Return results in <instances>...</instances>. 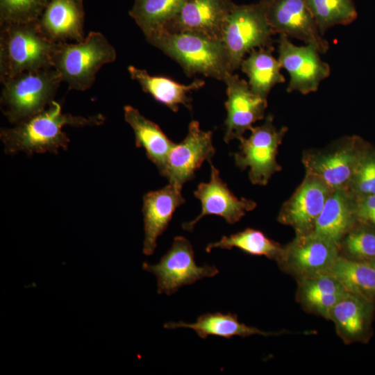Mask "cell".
<instances>
[{"label": "cell", "instance_id": "obj_1", "mask_svg": "<svg viewBox=\"0 0 375 375\" xmlns=\"http://www.w3.org/2000/svg\"><path fill=\"white\" fill-rule=\"evenodd\" d=\"M106 119L101 114L88 117L64 113L60 104L53 100L41 112L1 129L0 138L8 154L24 151L27 154L57 153L66 149L69 139L63 131L65 126L84 127L102 125Z\"/></svg>", "mask_w": 375, "mask_h": 375}, {"label": "cell", "instance_id": "obj_2", "mask_svg": "<svg viewBox=\"0 0 375 375\" xmlns=\"http://www.w3.org/2000/svg\"><path fill=\"white\" fill-rule=\"evenodd\" d=\"M146 39L178 63L189 77L199 74L224 81L228 74L233 73L222 40L193 33L164 31L153 33Z\"/></svg>", "mask_w": 375, "mask_h": 375}, {"label": "cell", "instance_id": "obj_3", "mask_svg": "<svg viewBox=\"0 0 375 375\" xmlns=\"http://www.w3.org/2000/svg\"><path fill=\"white\" fill-rule=\"evenodd\" d=\"M0 81L53 66L58 43L36 22L0 26Z\"/></svg>", "mask_w": 375, "mask_h": 375}, {"label": "cell", "instance_id": "obj_4", "mask_svg": "<svg viewBox=\"0 0 375 375\" xmlns=\"http://www.w3.org/2000/svg\"><path fill=\"white\" fill-rule=\"evenodd\" d=\"M62 78L53 67L25 72L2 83L1 108L17 124L45 110L54 100Z\"/></svg>", "mask_w": 375, "mask_h": 375}, {"label": "cell", "instance_id": "obj_5", "mask_svg": "<svg viewBox=\"0 0 375 375\" xmlns=\"http://www.w3.org/2000/svg\"><path fill=\"white\" fill-rule=\"evenodd\" d=\"M116 58V50L106 37L90 31L81 42L59 44L53 66L70 89L85 91L92 86L99 69Z\"/></svg>", "mask_w": 375, "mask_h": 375}, {"label": "cell", "instance_id": "obj_6", "mask_svg": "<svg viewBox=\"0 0 375 375\" xmlns=\"http://www.w3.org/2000/svg\"><path fill=\"white\" fill-rule=\"evenodd\" d=\"M274 35L260 1L252 4H235L226 19L222 36L233 72L240 68L241 62L251 50L273 47Z\"/></svg>", "mask_w": 375, "mask_h": 375}, {"label": "cell", "instance_id": "obj_7", "mask_svg": "<svg viewBox=\"0 0 375 375\" xmlns=\"http://www.w3.org/2000/svg\"><path fill=\"white\" fill-rule=\"evenodd\" d=\"M357 136L340 138L326 147L305 151L302 162L306 173L317 176L333 190H347L366 151Z\"/></svg>", "mask_w": 375, "mask_h": 375}, {"label": "cell", "instance_id": "obj_8", "mask_svg": "<svg viewBox=\"0 0 375 375\" xmlns=\"http://www.w3.org/2000/svg\"><path fill=\"white\" fill-rule=\"evenodd\" d=\"M288 131L286 126L278 129L274 116L269 114L262 125L253 127L248 138L239 140L240 151L233 155L235 165L242 170L249 168V177L253 184L265 185L273 174L281 170L276 156Z\"/></svg>", "mask_w": 375, "mask_h": 375}, {"label": "cell", "instance_id": "obj_9", "mask_svg": "<svg viewBox=\"0 0 375 375\" xmlns=\"http://www.w3.org/2000/svg\"><path fill=\"white\" fill-rule=\"evenodd\" d=\"M142 268L157 278L158 294L171 295L182 286L190 285L219 273L215 266H198L191 243L183 236L174 238L170 249L155 265L143 263Z\"/></svg>", "mask_w": 375, "mask_h": 375}, {"label": "cell", "instance_id": "obj_10", "mask_svg": "<svg viewBox=\"0 0 375 375\" xmlns=\"http://www.w3.org/2000/svg\"><path fill=\"white\" fill-rule=\"evenodd\" d=\"M340 256L338 246L312 233L295 235L277 259L281 269L297 280L328 272Z\"/></svg>", "mask_w": 375, "mask_h": 375}, {"label": "cell", "instance_id": "obj_11", "mask_svg": "<svg viewBox=\"0 0 375 375\" xmlns=\"http://www.w3.org/2000/svg\"><path fill=\"white\" fill-rule=\"evenodd\" d=\"M278 42V60L290 75L287 92H316L331 74L329 65L321 59L317 47L311 44L297 46L285 35H280Z\"/></svg>", "mask_w": 375, "mask_h": 375}, {"label": "cell", "instance_id": "obj_12", "mask_svg": "<svg viewBox=\"0 0 375 375\" xmlns=\"http://www.w3.org/2000/svg\"><path fill=\"white\" fill-rule=\"evenodd\" d=\"M275 34L313 44L320 53L329 49L309 9L306 0H260Z\"/></svg>", "mask_w": 375, "mask_h": 375}, {"label": "cell", "instance_id": "obj_13", "mask_svg": "<svg viewBox=\"0 0 375 375\" xmlns=\"http://www.w3.org/2000/svg\"><path fill=\"white\" fill-rule=\"evenodd\" d=\"M333 190L318 177L306 173L301 183L283 204L278 221L291 226L296 235L310 233Z\"/></svg>", "mask_w": 375, "mask_h": 375}, {"label": "cell", "instance_id": "obj_14", "mask_svg": "<svg viewBox=\"0 0 375 375\" xmlns=\"http://www.w3.org/2000/svg\"><path fill=\"white\" fill-rule=\"evenodd\" d=\"M224 82L227 94L224 141L228 143L234 139L239 140L253 128L255 122L265 117L267 100L256 94L249 83L237 74H228Z\"/></svg>", "mask_w": 375, "mask_h": 375}, {"label": "cell", "instance_id": "obj_15", "mask_svg": "<svg viewBox=\"0 0 375 375\" xmlns=\"http://www.w3.org/2000/svg\"><path fill=\"white\" fill-rule=\"evenodd\" d=\"M211 131L201 129L197 121H192L185 138L175 144L169 152L162 176L169 183L182 189L183 184L194 177L195 171L205 160L211 162L215 153Z\"/></svg>", "mask_w": 375, "mask_h": 375}, {"label": "cell", "instance_id": "obj_16", "mask_svg": "<svg viewBox=\"0 0 375 375\" xmlns=\"http://www.w3.org/2000/svg\"><path fill=\"white\" fill-rule=\"evenodd\" d=\"M235 4L233 0H188L161 31L193 33L222 40L224 23Z\"/></svg>", "mask_w": 375, "mask_h": 375}, {"label": "cell", "instance_id": "obj_17", "mask_svg": "<svg viewBox=\"0 0 375 375\" xmlns=\"http://www.w3.org/2000/svg\"><path fill=\"white\" fill-rule=\"evenodd\" d=\"M210 163L209 182L200 183L194 191L195 197L201 203V213L192 221L182 224L185 231H192L203 217L209 215L222 217L228 224H235L256 206L253 200L237 198L220 178L219 170Z\"/></svg>", "mask_w": 375, "mask_h": 375}, {"label": "cell", "instance_id": "obj_18", "mask_svg": "<svg viewBox=\"0 0 375 375\" xmlns=\"http://www.w3.org/2000/svg\"><path fill=\"white\" fill-rule=\"evenodd\" d=\"M375 303L347 292L330 310L328 319L346 344L367 342L372 335Z\"/></svg>", "mask_w": 375, "mask_h": 375}, {"label": "cell", "instance_id": "obj_19", "mask_svg": "<svg viewBox=\"0 0 375 375\" xmlns=\"http://www.w3.org/2000/svg\"><path fill=\"white\" fill-rule=\"evenodd\" d=\"M83 0H49L38 19L42 32L56 43L84 40Z\"/></svg>", "mask_w": 375, "mask_h": 375}, {"label": "cell", "instance_id": "obj_20", "mask_svg": "<svg viewBox=\"0 0 375 375\" xmlns=\"http://www.w3.org/2000/svg\"><path fill=\"white\" fill-rule=\"evenodd\" d=\"M185 202L181 189L170 183L146 193L143 197L142 213L144 224L143 253H154L158 238L167 228L177 207Z\"/></svg>", "mask_w": 375, "mask_h": 375}, {"label": "cell", "instance_id": "obj_21", "mask_svg": "<svg viewBox=\"0 0 375 375\" xmlns=\"http://www.w3.org/2000/svg\"><path fill=\"white\" fill-rule=\"evenodd\" d=\"M358 221L355 197L347 190H334L326 200L311 233L338 247L343 237Z\"/></svg>", "mask_w": 375, "mask_h": 375}, {"label": "cell", "instance_id": "obj_22", "mask_svg": "<svg viewBox=\"0 0 375 375\" xmlns=\"http://www.w3.org/2000/svg\"><path fill=\"white\" fill-rule=\"evenodd\" d=\"M297 281L296 299L307 312L328 319L336 303L348 292L331 273L324 272Z\"/></svg>", "mask_w": 375, "mask_h": 375}, {"label": "cell", "instance_id": "obj_23", "mask_svg": "<svg viewBox=\"0 0 375 375\" xmlns=\"http://www.w3.org/2000/svg\"><path fill=\"white\" fill-rule=\"evenodd\" d=\"M127 69L131 79L138 82L144 92L174 112L178 111L180 104L191 109L192 100L188 93L205 85L202 79H195L188 85L180 84L166 76H151L146 70L133 65Z\"/></svg>", "mask_w": 375, "mask_h": 375}, {"label": "cell", "instance_id": "obj_24", "mask_svg": "<svg viewBox=\"0 0 375 375\" xmlns=\"http://www.w3.org/2000/svg\"><path fill=\"white\" fill-rule=\"evenodd\" d=\"M124 111L125 121L133 130L136 147L144 149L149 159L162 175L169 152L175 143L167 138L157 124L142 115L138 109L126 106Z\"/></svg>", "mask_w": 375, "mask_h": 375}, {"label": "cell", "instance_id": "obj_25", "mask_svg": "<svg viewBox=\"0 0 375 375\" xmlns=\"http://www.w3.org/2000/svg\"><path fill=\"white\" fill-rule=\"evenodd\" d=\"M274 50V46L254 49L240 65L242 71L249 78L251 90L265 99L274 86L285 81L281 73L280 62L272 54Z\"/></svg>", "mask_w": 375, "mask_h": 375}, {"label": "cell", "instance_id": "obj_26", "mask_svg": "<svg viewBox=\"0 0 375 375\" xmlns=\"http://www.w3.org/2000/svg\"><path fill=\"white\" fill-rule=\"evenodd\" d=\"M166 328H188L193 329L202 339L208 335H216L227 339L238 335L247 337L252 335L265 336L277 335L278 333L265 332L253 326H249L238 321V316L232 313L222 312L206 313L199 316L193 323L184 322H167Z\"/></svg>", "mask_w": 375, "mask_h": 375}, {"label": "cell", "instance_id": "obj_27", "mask_svg": "<svg viewBox=\"0 0 375 375\" xmlns=\"http://www.w3.org/2000/svg\"><path fill=\"white\" fill-rule=\"evenodd\" d=\"M328 272L348 292L375 303V268L369 262L340 256Z\"/></svg>", "mask_w": 375, "mask_h": 375}, {"label": "cell", "instance_id": "obj_28", "mask_svg": "<svg viewBox=\"0 0 375 375\" xmlns=\"http://www.w3.org/2000/svg\"><path fill=\"white\" fill-rule=\"evenodd\" d=\"M188 0H135L129 15L147 37L160 31L178 13Z\"/></svg>", "mask_w": 375, "mask_h": 375}, {"label": "cell", "instance_id": "obj_29", "mask_svg": "<svg viewBox=\"0 0 375 375\" xmlns=\"http://www.w3.org/2000/svg\"><path fill=\"white\" fill-rule=\"evenodd\" d=\"M233 247L250 255L263 256L276 260L283 248L262 231L249 228L229 236H224L218 242L208 244L206 251L210 252L215 248L231 249Z\"/></svg>", "mask_w": 375, "mask_h": 375}, {"label": "cell", "instance_id": "obj_30", "mask_svg": "<svg viewBox=\"0 0 375 375\" xmlns=\"http://www.w3.org/2000/svg\"><path fill=\"white\" fill-rule=\"evenodd\" d=\"M309 9L324 35L336 25H348L357 17L352 0H306Z\"/></svg>", "mask_w": 375, "mask_h": 375}, {"label": "cell", "instance_id": "obj_31", "mask_svg": "<svg viewBox=\"0 0 375 375\" xmlns=\"http://www.w3.org/2000/svg\"><path fill=\"white\" fill-rule=\"evenodd\" d=\"M340 256L347 259L370 262L375 259V227L358 221L342 239Z\"/></svg>", "mask_w": 375, "mask_h": 375}, {"label": "cell", "instance_id": "obj_32", "mask_svg": "<svg viewBox=\"0 0 375 375\" xmlns=\"http://www.w3.org/2000/svg\"><path fill=\"white\" fill-rule=\"evenodd\" d=\"M49 0H0V26L39 19Z\"/></svg>", "mask_w": 375, "mask_h": 375}, {"label": "cell", "instance_id": "obj_33", "mask_svg": "<svg viewBox=\"0 0 375 375\" xmlns=\"http://www.w3.org/2000/svg\"><path fill=\"white\" fill-rule=\"evenodd\" d=\"M348 190L355 198L375 195V152L366 149Z\"/></svg>", "mask_w": 375, "mask_h": 375}, {"label": "cell", "instance_id": "obj_34", "mask_svg": "<svg viewBox=\"0 0 375 375\" xmlns=\"http://www.w3.org/2000/svg\"><path fill=\"white\" fill-rule=\"evenodd\" d=\"M356 213L358 221L375 227V195L356 198Z\"/></svg>", "mask_w": 375, "mask_h": 375}, {"label": "cell", "instance_id": "obj_35", "mask_svg": "<svg viewBox=\"0 0 375 375\" xmlns=\"http://www.w3.org/2000/svg\"><path fill=\"white\" fill-rule=\"evenodd\" d=\"M369 262L375 268V259Z\"/></svg>", "mask_w": 375, "mask_h": 375}]
</instances>
